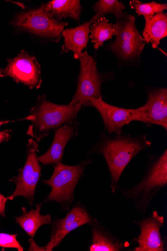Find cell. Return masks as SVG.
<instances>
[{"label":"cell","instance_id":"7402d4cb","mask_svg":"<svg viewBox=\"0 0 167 251\" xmlns=\"http://www.w3.org/2000/svg\"><path fill=\"white\" fill-rule=\"evenodd\" d=\"M130 6L138 15L143 16L144 18L153 16L167 9V4H160L154 1L143 3L138 0H133L130 2Z\"/></svg>","mask_w":167,"mask_h":251},{"label":"cell","instance_id":"2e32d148","mask_svg":"<svg viewBox=\"0 0 167 251\" xmlns=\"http://www.w3.org/2000/svg\"><path fill=\"white\" fill-rule=\"evenodd\" d=\"M92 20L85 22L80 26L64 30L62 33L64 42L61 54L73 52L75 59H79L82 51L89 41L90 28Z\"/></svg>","mask_w":167,"mask_h":251},{"label":"cell","instance_id":"603a6c76","mask_svg":"<svg viewBox=\"0 0 167 251\" xmlns=\"http://www.w3.org/2000/svg\"><path fill=\"white\" fill-rule=\"evenodd\" d=\"M18 234H9L0 233V247L15 248L18 251H23L24 248L17 240Z\"/></svg>","mask_w":167,"mask_h":251},{"label":"cell","instance_id":"52a82bcc","mask_svg":"<svg viewBox=\"0 0 167 251\" xmlns=\"http://www.w3.org/2000/svg\"><path fill=\"white\" fill-rule=\"evenodd\" d=\"M80 69L76 93L68 104L73 106L81 103L83 107L91 106L89 100L102 97L101 86L103 83L113 78V73H100L97 62L89 55L87 51L83 52L79 58Z\"/></svg>","mask_w":167,"mask_h":251},{"label":"cell","instance_id":"7a4b0ae2","mask_svg":"<svg viewBox=\"0 0 167 251\" xmlns=\"http://www.w3.org/2000/svg\"><path fill=\"white\" fill-rule=\"evenodd\" d=\"M82 107L80 102L73 106L55 104L48 100L46 95H39L30 110V115L18 121H31L27 134L40 142L51 132L75 121Z\"/></svg>","mask_w":167,"mask_h":251},{"label":"cell","instance_id":"484cf974","mask_svg":"<svg viewBox=\"0 0 167 251\" xmlns=\"http://www.w3.org/2000/svg\"><path fill=\"white\" fill-rule=\"evenodd\" d=\"M12 121H0V126H2V125H5V124H8L10 122H12Z\"/></svg>","mask_w":167,"mask_h":251},{"label":"cell","instance_id":"d6986e66","mask_svg":"<svg viewBox=\"0 0 167 251\" xmlns=\"http://www.w3.org/2000/svg\"><path fill=\"white\" fill-rule=\"evenodd\" d=\"M42 205V203L37 204L36 209H32L30 212H28L25 208L23 207L22 208V215L16 218V223L32 238H34L36 233L41 226L51 223L50 215H41Z\"/></svg>","mask_w":167,"mask_h":251},{"label":"cell","instance_id":"ba28073f","mask_svg":"<svg viewBox=\"0 0 167 251\" xmlns=\"http://www.w3.org/2000/svg\"><path fill=\"white\" fill-rule=\"evenodd\" d=\"M38 146L33 139L29 140L25 165L19 169L18 176L9 180L16 184V188L11 195L7 197L8 200L12 201L15 197L21 196L26 198L30 206H32L36 187L41 176L42 167L37 156Z\"/></svg>","mask_w":167,"mask_h":251},{"label":"cell","instance_id":"7c38bea8","mask_svg":"<svg viewBox=\"0 0 167 251\" xmlns=\"http://www.w3.org/2000/svg\"><path fill=\"white\" fill-rule=\"evenodd\" d=\"M95 219L88 212L84 205L77 204L64 218L53 220L50 240L43 247V251H53L70 232L84 225L89 224Z\"/></svg>","mask_w":167,"mask_h":251},{"label":"cell","instance_id":"9a60e30c","mask_svg":"<svg viewBox=\"0 0 167 251\" xmlns=\"http://www.w3.org/2000/svg\"><path fill=\"white\" fill-rule=\"evenodd\" d=\"M89 225L92 233L90 251H121L127 247L96 219Z\"/></svg>","mask_w":167,"mask_h":251},{"label":"cell","instance_id":"8992f818","mask_svg":"<svg viewBox=\"0 0 167 251\" xmlns=\"http://www.w3.org/2000/svg\"><path fill=\"white\" fill-rule=\"evenodd\" d=\"M9 24L17 32L28 33L44 41L58 43L68 23L58 21L40 7L15 14Z\"/></svg>","mask_w":167,"mask_h":251},{"label":"cell","instance_id":"ac0fdd59","mask_svg":"<svg viewBox=\"0 0 167 251\" xmlns=\"http://www.w3.org/2000/svg\"><path fill=\"white\" fill-rule=\"evenodd\" d=\"M144 18L143 37L146 43H151L153 49H158L160 41L167 36V14L162 12Z\"/></svg>","mask_w":167,"mask_h":251},{"label":"cell","instance_id":"30bf717a","mask_svg":"<svg viewBox=\"0 0 167 251\" xmlns=\"http://www.w3.org/2000/svg\"><path fill=\"white\" fill-rule=\"evenodd\" d=\"M145 104L133 109L132 122H139L148 126H161L167 130V89L154 87L148 89Z\"/></svg>","mask_w":167,"mask_h":251},{"label":"cell","instance_id":"6da1fadb","mask_svg":"<svg viewBox=\"0 0 167 251\" xmlns=\"http://www.w3.org/2000/svg\"><path fill=\"white\" fill-rule=\"evenodd\" d=\"M151 146L145 134L132 136L124 133L110 134L104 131L99 133L97 144L86 153L99 154L104 157L111 176V190L115 194L121 175L132 159Z\"/></svg>","mask_w":167,"mask_h":251},{"label":"cell","instance_id":"ffe728a7","mask_svg":"<svg viewBox=\"0 0 167 251\" xmlns=\"http://www.w3.org/2000/svg\"><path fill=\"white\" fill-rule=\"evenodd\" d=\"M90 33L91 34L89 38L94 44V48L97 50L102 47L105 41L112 39L114 36L115 26L114 25L110 24L109 20L104 17L96 20H92Z\"/></svg>","mask_w":167,"mask_h":251},{"label":"cell","instance_id":"277c9868","mask_svg":"<svg viewBox=\"0 0 167 251\" xmlns=\"http://www.w3.org/2000/svg\"><path fill=\"white\" fill-rule=\"evenodd\" d=\"M116 19L114 35L116 38L108 45L107 50L112 52L122 63L139 66L146 43L137 28L135 18L123 12Z\"/></svg>","mask_w":167,"mask_h":251},{"label":"cell","instance_id":"9c48e42d","mask_svg":"<svg viewBox=\"0 0 167 251\" xmlns=\"http://www.w3.org/2000/svg\"><path fill=\"white\" fill-rule=\"evenodd\" d=\"M7 64L0 69V77L12 78L30 89H39L42 83L41 65L34 55L22 50L15 57L7 59Z\"/></svg>","mask_w":167,"mask_h":251},{"label":"cell","instance_id":"cb8c5ba5","mask_svg":"<svg viewBox=\"0 0 167 251\" xmlns=\"http://www.w3.org/2000/svg\"><path fill=\"white\" fill-rule=\"evenodd\" d=\"M12 130L5 129L0 131V144L8 142L11 138Z\"/></svg>","mask_w":167,"mask_h":251},{"label":"cell","instance_id":"d4e9b609","mask_svg":"<svg viewBox=\"0 0 167 251\" xmlns=\"http://www.w3.org/2000/svg\"><path fill=\"white\" fill-rule=\"evenodd\" d=\"M8 201L7 197L0 193V216L6 217L5 207L6 203Z\"/></svg>","mask_w":167,"mask_h":251},{"label":"cell","instance_id":"5b68a950","mask_svg":"<svg viewBox=\"0 0 167 251\" xmlns=\"http://www.w3.org/2000/svg\"><path fill=\"white\" fill-rule=\"evenodd\" d=\"M92 162L91 159H87L76 166L65 165L61 162L55 165L52 176L43 182L51 188L50 194L44 201L58 202L65 211L69 210L75 199L74 191L78 182Z\"/></svg>","mask_w":167,"mask_h":251},{"label":"cell","instance_id":"44dd1931","mask_svg":"<svg viewBox=\"0 0 167 251\" xmlns=\"http://www.w3.org/2000/svg\"><path fill=\"white\" fill-rule=\"evenodd\" d=\"M93 9L95 14L91 19L94 21L107 14H113L117 18L124 12L125 7L122 2L117 0H100L93 5Z\"/></svg>","mask_w":167,"mask_h":251},{"label":"cell","instance_id":"3957f363","mask_svg":"<svg viewBox=\"0 0 167 251\" xmlns=\"http://www.w3.org/2000/svg\"><path fill=\"white\" fill-rule=\"evenodd\" d=\"M148 155L149 162L142 180L135 186L121 191L124 198L143 215L154 197L167 185V149L159 155Z\"/></svg>","mask_w":167,"mask_h":251},{"label":"cell","instance_id":"8fae6325","mask_svg":"<svg viewBox=\"0 0 167 251\" xmlns=\"http://www.w3.org/2000/svg\"><path fill=\"white\" fill-rule=\"evenodd\" d=\"M133 223L139 227L140 233L132 240L138 246L133 251H166L167 238L162 237L161 228L165 224V219L154 211L149 216Z\"/></svg>","mask_w":167,"mask_h":251},{"label":"cell","instance_id":"5bb4252c","mask_svg":"<svg viewBox=\"0 0 167 251\" xmlns=\"http://www.w3.org/2000/svg\"><path fill=\"white\" fill-rule=\"evenodd\" d=\"M80 123L76 121L67 124L55 131L50 148L38 160L44 165H56L62 161L65 148L68 142L78 134Z\"/></svg>","mask_w":167,"mask_h":251},{"label":"cell","instance_id":"4fadbf2b","mask_svg":"<svg viewBox=\"0 0 167 251\" xmlns=\"http://www.w3.org/2000/svg\"><path fill=\"white\" fill-rule=\"evenodd\" d=\"M91 106L96 109L101 116L105 130L110 134L123 133V128L132 123L133 109H126L110 105L102 97L89 100Z\"/></svg>","mask_w":167,"mask_h":251},{"label":"cell","instance_id":"e0dca14e","mask_svg":"<svg viewBox=\"0 0 167 251\" xmlns=\"http://www.w3.org/2000/svg\"><path fill=\"white\" fill-rule=\"evenodd\" d=\"M40 7L57 21L71 18L78 24L81 21L82 6L79 0H52Z\"/></svg>","mask_w":167,"mask_h":251}]
</instances>
